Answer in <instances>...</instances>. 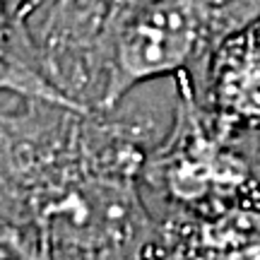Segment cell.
Listing matches in <instances>:
<instances>
[{
  "mask_svg": "<svg viewBox=\"0 0 260 260\" xmlns=\"http://www.w3.org/2000/svg\"><path fill=\"white\" fill-rule=\"evenodd\" d=\"M176 113L164 140L149 149L142 188L171 212L210 214L241 205L260 186L258 167L207 113L190 73L176 77Z\"/></svg>",
  "mask_w": 260,
  "mask_h": 260,
  "instance_id": "2",
  "label": "cell"
},
{
  "mask_svg": "<svg viewBox=\"0 0 260 260\" xmlns=\"http://www.w3.org/2000/svg\"><path fill=\"white\" fill-rule=\"evenodd\" d=\"M34 8L37 0H0V94L37 96L73 106L44 73L31 29Z\"/></svg>",
  "mask_w": 260,
  "mask_h": 260,
  "instance_id": "4",
  "label": "cell"
},
{
  "mask_svg": "<svg viewBox=\"0 0 260 260\" xmlns=\"http://www.w3.org/2000/svg\"><path fill=\"white\" fill-rule=\"evenodd\" d=\"M260 15V0H130L116 31L102 111H116L138 84L200 75L217 44Z\"/></svg>",
  "mask_w": 260,
  "mask_h": 260,
  "instance_id": "1",
  "label": "cell"
},
{
  "mask_svg": "<svg viewBox=\"0 0 260 260\" xmlns=\"http://www.w3.org/2000/svg\"><path fill=\"white\" fill-rule=\"evenodd\" d=\"M0 260H41L24 246H19L15 239H10L5 234H0Z\"/></svg>",
  "mask_w": 260,
  "mask_h": 260,
  "instance_id": "5",
  "label": "cell"
},
{
  "mask_svg": "<svg viewBox=\"0 0 260 260\" xmlns=\"http://www.w3.org/2000/svg\"><path fill=\"white\" fill-rule=\"evenodd\" d=\"M193 82L222 133L241 138L260 130V15L217 44Z\"/></svg>",
  "mask_w": 260,
  "mask_h": 260,
  "instance_id": "3",
  "label": "cell"
}]
</instances>
